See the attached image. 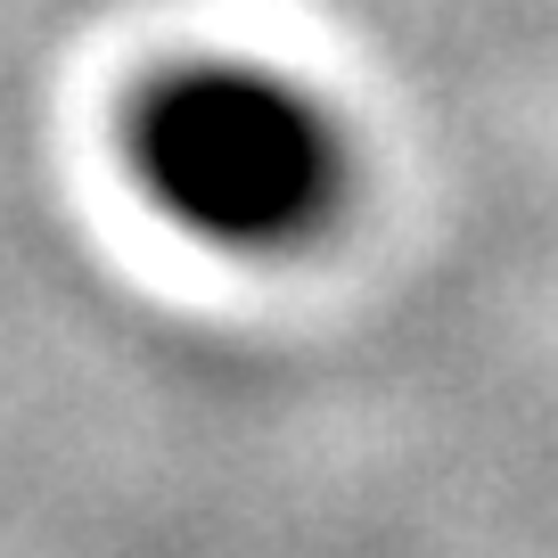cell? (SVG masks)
I'll list each match as a JSON object with an SVG mask.
<instances>
[{
	"mask_svg": "<svg viewBox=\"0 0 558 558\" xmlns=\"http://www.w3.org/2000/svg\"><path fill=\"white\" fill-rule=\"evenodd\" d=\"M132 165L181 230L214 246H288L337 197V140L296 83L263 66H190L148 90Z\"/></svg>",
	"mask_w": 558,
	"mask_h": 558,
	"instance_id": "cell-1",
	"label": "cell"
}]
</instances>
